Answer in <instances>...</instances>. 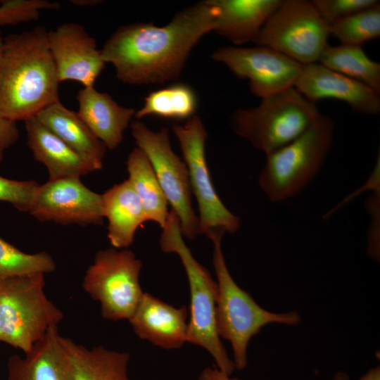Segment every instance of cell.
Instances as JSON below:
<instances>
[{
	"label": "cell",
	"instance_id": "6da1fadb",
	"mask_svg": "<svg viewBox=\"0 0 380 380\" xmlns=\"http://www.w3.org/2000/svg\"><path fill=\"white\" fill-rule=\"evenodd\" d=\"M218 8L203 1L177 13L166 25L136 23L122 25L101 49L104 62L127 84H160L177 80L194 46L213 31Z\"/></svg>",
	"mask_w": 380,
	"mask_h": 380
},
{
	"label": "cell",
	"instance_id": "7a4b0ae2",
	"mask_svg": "<svg viewBox=\"0 0 380 380\" xmlns=\"http://www.w3.org/2000/svg\"><path fill=\"white\" fill-rule=\"evenodd\" d=\"M58 80L41 26L4 38L0 65V116L17 122L59 100Z\"/></svg>",
	"mask_w": 380,
	"mask_h": 380
},
{
	"label": "cell",
	"instance_id": "3957f363",
	"mask_svg": "<svg viewBox=\"0 0 380 380\" xmlns=\"http://www.w3.org/2000/svg\"><path fill=\"white\" fill-rule=\"evenodd\" d=\"M224 232L217 231L207 235L213 243V262L217 276L216 328L220 338L229 341L233 350L235 369L248 365L247 350L250 340L268 324L296 326L300 321L295 311L270 312L260 307L249 293L242 289L231 276L222 251Z\"/></svg>",
	"mask_w": 380,
	"mask_h": 380
},
{
	"label": "cell",
	"instance_id": "277c9868",
	"mask_svg": "<svg viewBox=\"0 0 380 380\" xmlns=\"http://www.w3.org/2000/svg\"><path fill=\"white\" fill-rule=\"evenodd\" d=\"M160 238L161 250L179 257L188 279L190 292V319L186 342L204 348L212 356L215 366L228 374L235 369L216 328L217 284L208 270L194 257L183 240L180 222L170 210Z\"/></svg>",
	"mask_w": 380,
	"mask_h": 380
},
{
	"label": "cell",
	"instance_id": "5b68a950",
	"mask_svg": "<svg viewBox=\"0 0 380 380\" xmlns=\"http://www.w3.org/2000/svg\"><path fill=\"white\" fill-rule=\"evenodd\" d=\"M334 134V122L320 114L300 135L266 155L258 184L271 201L283 202L295 196L315 178L331 149Z\"/></svg>",
	"mask_w": 380,
	"mask_h": 380
},
{
	"label": "cell",
	"instance_id": "8992f818",
	"mask_svg": "<svg viewBox=\"0 0 380 380\" xmlns=\"http://www.w3.org/2000/svg\"><path fill=\"white\" fill-rule=\"evenodd\" d=\"M43 273L0 278V341L25 354L63 318L46 296Z\"/></svg>",
	"mask_w": 380,
	"mask_h": 380
},
{
	"label": "cell",
	"instance_id": "52a82bcc",
	"mask_svg": "<svg viewBox=\"0 0 380 380\" xmlns=\"http://www.w3.org/2000/svg\"><path fill=\"white\" fill-rule=\"evenodd\" d=\"M261 99L255 107L236 110L231 125L236 134L265 155L295 139L321 114L315 103L294 87Z\"/></svg>",
	"mask_w": 380,
	"mask_h": 380
},
{
	"label": "cell",
	"instance_id": "ba28073f",
	"mask_svg": "<svg viewBox=\"0 0 380 380\" xmlns=\"http://www.w3.org/2000/svg\"><path fill=\"white\" fill-rule=\"evenodd\" d=\"M329 35L330 25L312 1L281 0L255 43L306 65L318 62Z\"/></svg>",
	"mask_w": 380,
	"mask_h": 380
},
{
	"label": "cell",
	"instance_id": "9c48e42d",
	"mask_svg": "<svg viewBox=\"0 0 380 380\" xmlns=\"http://www.w3.org/2000/svg\"><path fill=\"white\" fill-rule=\"evenodd\" d=\"M141 262L128 249L97 252L83 278L84 290L100 303L104 319H129L144 293L139 284Z\"/></svg>",
	"mask_w": 380,
	"mask_h": 380
},
{
	"label": "cell",
	"instance_id": "30bf717a",
	"mask_svg": "<svg viewBox=\"0 0 380 380\" xmlns=\"http://www.w3.org/2000/svg\"><path fill=\"white\" fill-rule=\"evenodd\" d=\"M130 125L138 148L148 158L172 210L178 217L182 236L194 239L200 234L199 221L192 207L189 172L186 163L172 150L168 129L154 132L139 120Z\"/></svg>",
	"mask_w": 380,
	"mask_h": 380
},
{
	"label": "cell",
	"instance_id": "8fae6325",
	"mask_svg": "<svg viewBox=\"0 0 380 380\" xmlns=\"http://www.w3.org/2000/svg\"><path fill=\"white\" fill-rule=\"evenodd\" d=\"M173 130L188 169L191 189L198 202L200 234L235 233L240 227V218L227 208L213 186L205 155L208 134L201 118L193 115L184 125H175Z\"/></svg>",
	"mask_w": 380,
	"mask_h": 380
},
{
	"label": "cell",
	"instance_id": "7c38bea8",
	"mask_svg": "<svg viewBox=\"0 0 380 380\" xmlns=\"http://www.w3.org/2000/svg\"><path fill=\"white\" fill-rule=\"evenodd\" d=\"M212 58L236 77L248 80L251 91L262 99L295 86L304 65L265 46L219 48Z\"/></svg>",
	"mask_w": 380,
	"mask_h": 380
},
{
	"label": "cell",
	"instance_id": "4fadbf2b",
	"mask_svg": "<svg viewBox=\"0 0 380 380\" xmlns=\"http://www.w3.org/2000/svg\"><path fill=\"white\" fill-rule=\"evenodd\" d=\"M29 213L41 222L101 224L102 194L90 190L80 178L49 179L39 185Z\"/></svg>",
	"mask_w": 380,
	"mask_h": 380
},
{
	"label": "cell",
	"instance_id": "5bb4252c",
	"mask_svg": "<svg viewBox=\"0 0 380 380\" xmlns=\"http://www.w3.org/2000/svg\"><path fill=\"white\" fill-rule=\"evenodd\" d=\"M49 49L60 82L73 80L94 87L105 67L95 39L77 23H67L48 32Z\"/></svg>",
	"mask_w": 380,
	"mask_h": 380
},
{
	"label": "cell",
	"instance_id": "9a60e30c",
	"mask_svg": "<svg viewBox=\"0 0 380 380\" xmlns=\"http://www.w3.org/2000/svg\"><path fill=\"white\" fill-rule=\"evenodd\" d=\"M294 87L313 103L322 99H336L345 102L359 113L373 115L380 112L378 92L318 62L304 65Z\"/></svg>",
	"mask_w": 380,
	"mask_h": 380
},
{
	"label": "cell",
	"instance_id": "2e32d148",
	"mask_svg": "<svg viewBox=\"0 0 380 380\" xmlns=\"http://www.w3.org/2000/svg\"><path fill=\"white\" fill-rule=\"evenodd\" d=\"M187 318L185 306L175 308L144 293L128 320L139 338L170 350L179 348L186 342Z\"/></svg>",
	"mask_w": 380,
	"mask_h": 380
},
{
	"label": "cell",
	"instance_id": "e0dca14e",
	"mask_svg": "<svg viewBox=\"0 0 380 380\" xmlns=\"http://www.w3.org/2000/svg\"><path fill=\"white\" fill-rule=\"evenodd\" d=\"M24 357H9L7 380H74L70 357L58 332L51 327Z\"/></svg>",
	"mask_w": 380,
	"mask_h": 380
},
{
	"label": "cell",
	"instance_id": "ac0fdd59",
	"mask_svg": "<svg viewBox=\"0 0 380 380\" xmlns=\"http://www.w3.org/2000/svg\"><path fill=\"white\" fill-rule=\"evenodd\" d=\"M24 122L27 145L34 159L46 167L49 179L80 178L97 170L91 162L68 146L36 116Z\"/></svg>",
	"mask_w": 380,
	"mask_h": 380
},
{
	"label": "cell",
	"instance_id": "d6986e66",
	"mask_svg": "<svg viewBox=\"0 0 380 380\" xmlns=\"http://www.w3.org/2000/svg\"><path fill=\"white\" fill-rule=\"evenodd\" d=\"M77 99V113L89 129L106 148H116L135 110L119 105L108 94L98 91L94 87L80 89Z\"/></svg>",
	"mask_w": 380,
	"mask_h": 380
},
{
	"label": "cell",
	"instance_id": "ffe728a7",
	"mask_svg": "<svg viewBox=\"0 0 380 380\" xmlns=\"http://www.w3.org/2000/svg\"><path fill=\"white\" fill-rule=\"evenodd\" d=\"M218 8L214 32L235 45L253 42L281 0H213Z\"/></svg>",
	"mask_w": 380,
	"mask_h": 380
},
{
	"label": "cell",
	"instance_id": "44dd1931",
	"mask_svg": "<svg viewBox=\"0 0 380 380\" xmlns=\"http://www.w3.org/2000/svg\"><path fill=\"white\" fill-rule=\"evenodd\" d=\"M103 215L108 224V238L115 248L129 246L147 217L128 179L113 185L102 194Z\"/></svg>",
	"mask_w": 380,
	"mask_h": 380
},
{
	"label": "cell",
	"instance_id": "7402d4cb",
	"mask_svg": "<svg viewBox=\"0 0 380 380\" xmlns=\"http://www.w3.org/2000/svg\"><path fill=\"white\" fill-rule=\"evenodd\" d=\"M36 117L68 146L91 162L97 170L102 168L106 147L77 112L68 109L58 101L42 110Z\"/></svg>",
	"mask_w": 380,
	"mask_h": 380
},
{
	"label": "cell",
	"instance_id": "603a6c76",
	"mask_svg": "<svg viewBox=\"0 0 380 380\" xmlns=\"http://www.w3.org/2000/svg\"><path fill=\"white\" fill-rule=\"evenodd\" d=\"M74 380H130L129 354L102 346L87 348L63 337Z\"/></svg>",
	"mask_w": 380,
	"mask_h": 380
},
{
	"label": "cell",
	"instance_id": "cb8c5ba5",
	"mask_svg": "<svg viewBox=\"0 0 380 380\" xmlns=\"http://www.w3.org/2000/svg\"><path fill=\"white\" fill-rule=\"evenodd\" d=\"M127 169L128 181L142 204L147 220L163 228L169 214L168 202L148 158L138 147L129 154Z\"/></svg>",
	"mask_w": 380,
	"mask_h": 380
},
{
	"label": "cell",
	"instance_id": "d4e9b609",
	"mask_svg": "<svg viewBox=\"0 0 380 380\" xmlns=\"http://www.w3.org/2000/svg\"><path fill=\"white\" fill-rule=\"evenodd\" d=\"M318 63L362 82L380 94V64L368 57L362 46L328 44Z\"/></svg>",
	"mask_w": 380,
	"mask_h": 380
},
{
	"label": "cell",
	"instance_id": "484cf974",
	"mask_svg": "<svg viewBox=\"0 0 380 380\" xmlns=\"http://www.w3.org/2000/svg\"><path fill=\"white\" fill-rule=\"evenodd\" d=\"M196 107L197 97L194 89L187 84L178 83L150 92L134 116L137 119L146 116L189 119L194 115Z\"/></svg>",
	"mask_w": 380,
	"mask_h": 380
},
{
	"label": "cell",
	"instance_id": "4316f807",
	"mask_svg": "<svg viewBox=\"0 0 380 380\" xmlns=\"http://www.w3.org/2000/svg\"><path fill=\"white\" fill-rule=\"evenodd\" d=\"M341 44L360 46L380 36V4L330 25Z\"/></svg>",
	"mask_w": 380,
	"mask_h": 380
},
{
	"label": "cell",
	"instance_id": "83f0119b",
	"mask_svg": "<svg viewBox=\"0 0 380 380\" xmlns=\"http://www.w3.org/2000/svg\"><path fill=\"white\" fill-rule=\"evenodd\" d=\"M56 269L53 258L42 251L29 254L0 238V278L32 273H49Z\"/></svg>",
	"mask_w": 380,
	"mask_h": 380
},
{
	"label": "cell",
	"instance_id": "f1b7e54d",
	"mask_svg": "<svg viewBox=\"0 0 380 380\" xmlns=\"http://www.w3.org/2000/svg\"><path fill=\"white\" fill-rule=\"evenodd\" d=\"M58 2L47 0H6L0 3V26L37 20L42 10H58Z\"/></svg>",
	"mask_w": 380,
	"mask_h": 380
},
{
	"label": "cell",
	"instance_id": "f546056e",
	"mask_svg": "<svg viewBox=\"0 0 380 380\" xmlns=\"http://www.w3.org/2000/svg\"><path fill=\"white\" fill-rule=\"evenodd\" d=\"M312 2L329 25L380 4L378 0H313Z\"/></svg>",
	"mask_w": 380,
	"mask_h": 380
},
{
	"label": "cell",
	"instance_id": "4dcf8cb0",
	"mask_svg": "<svg viewBox=\"0 0 380 380\" xmlns=\"http://www.w3.org/2000/svg\"><path fill=\"white\" fill-rule=\"evenodd\" d=\"M39 184L34 181H17L0 176V201L13 205L22 212H30Z\"/></svg>",
	"mask_w": 380,
	"mask_h": 380
},
{
	"label": "cell",
	"instance_id": "1f68e13d",
	"mask_svg": "<svg viewBox=\"0 0 380 380\" xmlns=\"http://www.w3.org/2000/svg\"><path fill=\"white\" fill-rule=\"evenodd\" d=\"M379 191H374L366 204L372 222L368 234L367 251L371 258L379 260Z\"/></svg>",
	"mask_w": 380,
	"mask_h": 380
},
{
	"label": "cell",
	"instance_id": "d6a6232c",
	"mask_svg": "<svg viewBox=\"0 0 380 380\" xmlns=\"http://www.w3.org/2000/svg\"><path fill=\"white\" fill-rule=\"evenodd\" d=\"M19 137L16 122L0 116V162L5 151L14 144Z\"/></svg>",
	"mask_w": 380,
	"mask_h": 380
},
{
	"label": "cell",
	"instance_id": "836d02e7",
	"mask_svg": "<svg viewBox=\"0 0 380 380\" xmlns=\"http://www.w3.org/2000/svg\"><path fill=\"white\" fill-rule=\"evenodd\" d=\"M198 380H241L232 377L230 374L220 370L216 366L205 368L198 376Z\"/></svg>",
	"mask_w": 380,
	"mask_h": 380
},
{
	"label": "cell",
	"instance_id": "e575fe53",
	"mask_svg": "<svg viewBox=\"0 0 380 380\" xmlns=\"http://www.w3.org/2000/svg\"><path fill=\"white\" fill-rule=\"evenodd\" d=\"M359 380H380V367L376 366L370 369Z\"/></svg>",
	"mask_w": 380,
	"mask_h": 380
},
{
	"label": "cell",
	"instance_id": "d590c367",
	"mask_svg": "<svg viewBox=\"0 0 380 380\" xmlns=\"http://www.w3.org/2000/svg\"><path fill=\"white\" fill-rule=\"evenodd\" d=\"M333 380H350L348 375L343 372H337Z\"/></svg>",
	"mask_w": 380,
	"mask_h": 380
},
{
	"label": "cell",
	"instance_id": "8d00e7d4",
	"mask_svg": "<svg viewBox=\"0 0 380 380\" xmlns=\"http://www.w3.org/2000/svg\"><path fill=\"white\" fill-rule=\"evenodd\" d=\"M4 46V38L2 37L1 30H0V65L2 59L3 51Z\"/></svg>",
	"mask_w": 380,
	"mask_h": 380
}]
</instances>
